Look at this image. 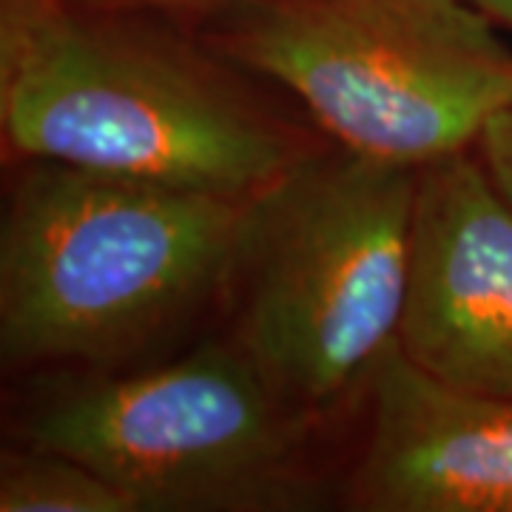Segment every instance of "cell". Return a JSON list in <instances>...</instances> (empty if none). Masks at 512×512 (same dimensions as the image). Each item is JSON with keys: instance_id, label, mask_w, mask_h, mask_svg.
<instances>
[{"instance_id": "1", "label": "cell", "mask_w": 512, "mask_h": 512, "mask_svg": "<svg viewBox=\"0 0 512 512\" xmlns=\"http://www.w3.org/2000/svg\"><path fill=\"white\" fill-rule=\"evenodd\" d=\"M157 18L74 0H0L9 154L251 197L311 151L231 63Z\"/></svg>"}, {"instance_id": "2", "label": "cell", "mask_w": 512, "mask_h": 512, "mask_svg": "<svg viewBox=\"0 0 512 512\" xmlns=\"http://www.w3.org/2000/svg\"><path fill=\"white\" fill-rule=\"evenodd\" d=\"M251 197L20 160L0 225L6 367L109 370L222 296Z\"/></svg>"}, {"instance_id": "3", "label": "cell", "mask_w": 512, "mask_h": 512, "mask_svg": "<svg viewBox=\"0 0 512 512\" xmlns=\"http://www.w3.org/2000/svg\"><path fill=\"white\" fill-rule=\"evenodd\" d=\"M419 171L330 143L248 200L222 288L234 342L313 424L399 342Z\"/></svg>"}, {"instance_id": "4", "label": "cell", "mask_w": 512, "mask_h": 512, "mask_svg": "<svg viewBox=\"0 0 512 512\" xmlns=\"http://www.w3.org/2000/svg\"><path fill=\"white\" fill-rule=\"evenodd\" d=\"M188 23L291 92L330 143L384 163L461 154L512 100V49L473 0H222Z\"/></svg>"}, {"instance_id": "5", "label": "cell", "mask_w": 512, "mask_h": 512, "mask_svg": "<svg viewBox=\"0 0 512 512\" xmlns=\"http://www.w3.org/2000/svg\"><path fill=\"white\" fill-rule=\"evenodd\" d=\"M311 427L237 342H208L148 370L52 376L20 436L80 458L140 512H262L311 504Z\"/></svg>"}, {"instance_id": "6", "label": "cell", "mask_w": 512, "mask_h": 512, "mask_svg": "<svg viewBox=\"0 0 512 512\" xmlns=\"http://www.w3.org/2000/svg\"><path fill=\"white\" fill-rule=\"evenodd\" d=\"M399 348L450 387L512 399V208L467 151L419 171Z\"/></svg>"}, {"instance_id": "7", "label": "cell", "mask_w": 512, "mask_h": 512, "mask_svg": "<svg viewBox=\"0 0 512 512\" xmlns=\"http://www.w3.org/2000/svg\"><path fill=\"white\" fill-rule=\"evenodd\" d=\"M367 436L348 478L365 512H512V399L427 376L393 342L365 390Z\"/></svg>"}, {"instance_id": "8", "label": "cell", "mask_w": 512, "mask_h": 512, "mask_svg": "<svg viewBox=\"0 0 512 512\" xmlns=\"http://www.w3.org/2000/svg\"><path fill=\"white\" fill-rule=\"evenodd\" d=\"M0 512H140L134 498L80 458L29 444L0 467Z\"/></svg>"}, {"instance_id": "9", "label": "cell", "mask_w": 512, "mask_h": 512, "mask_svg": "<svg viewBox=\"0 0 512 512\" xmlns=\"http://www.w3.org/2000/svg\"><path fill=\"white\" fill-rule=\"evenodd\" d=\"M476 151L495 191L512 208V100L487 117L484 128L478 131Z\"/></svg>"}, {"instance_id": "10", "label": "cell", "mask_w": 512, "mask_h": 512, "mask_svg": "<svg viewBox=\"0 0 512 512\" xmlns=\"http://www.w3.org/2000/svg\"><path fill=\"white\" fill-rule=\"evenodd\" d=\"M80 6L92 9H114V12H143V15H160V18L188 20L200 12L217 6L222 0H74Z\"/></svg>"}, {"instance_id": "11", "label": "cell", "mask_w": 512, "mask_h": 512, "mask_svg": "<svg viewBox=\"0 0 512 512\" xmlns=\"http://www.w3.org/2000/svg\"><path fill=\"white\" fill-rule=\"evenodd\" d=\"M478 9H484L490 18L512 35V0H473Z\"/></svg>"}]
</instances>
